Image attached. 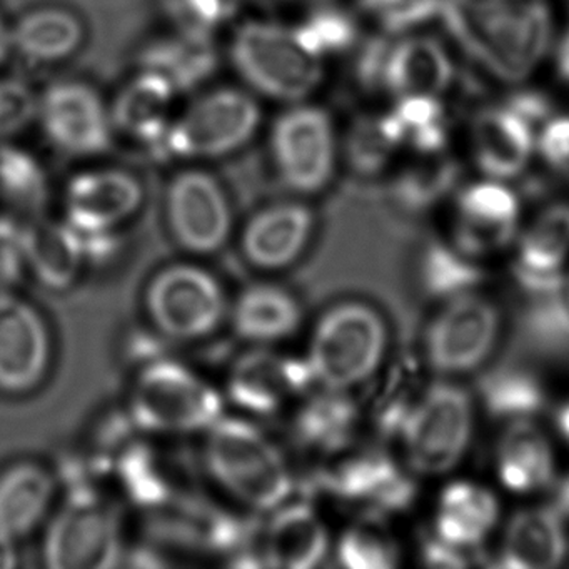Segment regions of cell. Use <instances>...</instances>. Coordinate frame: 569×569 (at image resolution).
<instances>
[{
  "label": "cell",
  "mask_w": 569,
  "mask_h": 569,
  "mask_svg": "<svg viewBox=\"0 0 569 569\" xmlns=\"http://www.w3.org/2000/svg\"><path fill=\"white\" fill-rule=\"evenodd\" d=\"M0 198L34 216L51 198V179L41 159L11 141L0 142Z\"/></svg>",
  "instance_id": "cell-39"
},
{
  "label": "cell",
  "mask_w": 569,
  "mask_h": 569,
  "mask_svg": "<svg viewBox=\"0 0 569 569\" xmlns=\"http://www.w3.org/2000/svg\"><path fill=\"white\" fill-rule=\"evenodd\" d=\"M121 556V515L106 489L72 482L49 516L42 559L51 569H109Z\"/></svg>",
  "instance_id": "cell-8"
},
{
  "label": "cell",
  "mask_w": 569,
  "mask_h": 569,
  "mask_svg": "<svg viewBox=\"0 0 569 569\" xmlns=\"http://www.w3.org/2000/svg\"><path fill=\"white\" fill-rule=\"evenodd\" d=\"M331 549L328 526L315 506L291 498L269 512L259 562L274 569L318 568Z\"/></svg>",
  "instance_id": "cell-23"
},
{
  "label": "cell",
  "mask_w": 569,
  "mask_h": 569,
  "mask_svg": "<svg viewBox=\"0 0 569 569\" xmlns=\"http://www.w3.org/2000/svg\"><path fill=\"white\" fill-rule=\"evenodd\" d=\"M108 472L114 476L126 499L142 508H161L174 496V479L168 462L142 442L122 445L109 459Z\"/></svg>",
  "instance_id": "cell-36"
},
{
  "label": "cell",
  "mask_w": 569,
  "mask_h": 569,
  "mask_svg": "<svg viewBox=\"0 0 569 569\" xmlns=\"http://www.w3.org/2000/svg\"><path fill=\"white\" fill-rule=\"evenodd\" d=\"M539 305L529 312L528 329L548 349L569 348V305L559 295L536 296Z\"/></svg>",
  "instance_id": "cell-48"
},
{
  "label": "cell",
  "mask_w": 569,
  "mask_h": 569,
  "mask_svg": "<svg viewBox=\"0 0 569 569\" xmlns=\"http://www.w3.org/2000/svg\"><path fill=\"white\" fill-rule=\"evenodd\" d=\"M468 549L458 548V546L449 545L439 536H425L421 541L422 565L428 568H466L469 566Z\"/></svg>",
  "instance_id": "cell-49"
},
{
  "label": "cell",
  "mask_w": 569,
  "mask_h": 569,
  "mask_svg": "<svg viewBox=\"0 0 569 569\" xmlns=\"http://www.w3.org/2000/svg\"><path fill=\"white\" fill-rule=\"evenodd\" d=\"M356 49L359 88L385 101L398 98H448L458 78L452 46L429 29L399 36L375 32Z\"/></svg>",
  "instance_id": "cell-5"
},
{
  "label": "cell",
  "mask_w": 569,
  "mask_h": 569,
  "mask_svg": "<svg viewBox=\"0 0 569 569\" xmlns=\"http://www.w3.org/2000/svg\"><path fill=\"white\" fill-rule=\"evenodd\" d=\"M26 224L12 214H0V291H14L28 274Z\"/></svg>",
  "instance_id": "cell-47"
},
{
  "label": "cell",
  "mask_w": 569,
  "mask_h": 569,
  "mask_svg": "<svg viewBox=\"0 0 569 569\" xmlns=\"http://www.w3.org/2000/svg\"><path fill=\"white\" fill-rule=\"evenodd\" d=\"M515 278L526 292L559 295L569 256V202L545 206L516 238Z\"/></svg>",
  "instance_id": "cell-21"
},
{
  "label": "cell",
  "mask_w": 569,
  "mask_h": 569,
  "mask_svg": "<svg viewBox=\"0 0 569 569\" xmlns=\"http://www.w3.org/2000/svg\"><path fill=\"white\" fill-rule=\"evenodd\" d=\"M499 481L512 492L548 489L555 481V455L548 438L531 419L511 421L496 452Z\"/></svg>",
  "instance_id": "cell-33"
},
{
  "label": "cell",
  "mask_w": 569,
  "mask_h": 569,
  "mask_svg": "<svg viewBox=\"0 0 569 569\" xmlns=\"http://www.w3.org/2000/svg\"><path fill=\"white\" fill-rule=\"evenodd\" d=\"M339 565L349 569H392L399 561L398 546L376 516L346 529L336 546Z\"/></svg>",
  "instance_id": "cell-42"
},
{
  "label": "cell",
  "mask_w": 569,
  "mask_h": 569,
  "mask_svg": "<svg viewBox=\"0 0 569 569\" xmlns=\"http://www.w3.org/2000/svg\"><path fill=\"white\" fill-rule=\"evenodd\" d=\"M315 388L305 358L284 355L274 346H249L234 359L226 395L248 415L269 416L295 406Z\"/></svg>",
  "instance_id": "cell-17"
},
{
  "label": "cell",
  "mask_w": 569,
  "mask_h": 569,
  "mask_svg": "<svg viewBox=\"0 0 569 569\" xmlns=\"http://www.w3.org/2000/svg\"><path fill=\"white\" fill-rule=\"evenodd\" d=\"M538 128L511 102L476 109L462 134L465 156L481 178L515 182L536 161Z\"/></svg>",
  "instance_id": "cell-15"
},
{
  "label": "cell",
  "mask_w": 569,
  "mask_h": 569,
  "mask_svg": "<svg viewBox=\"0 0 569 569\" xmlns=\"http://www.w3.org/2000/svg\"><path fill=\"white\" fill-rule=\"evenodd\" d=\"M229 62L256 98L291 106L312 101L326 81L328 62L316 58L295 26L249 19L232 32Z\"/></svg>",
  "instance_id": "cell-4"
},
{
  "label": "cell",
  "mask_w": 569,
  "mask_h": 569,
  "mask_svg": "<svg viewBox=\"0 0 569 569\" xmlns=\"http://www.w3.org/2000/svg\"><path fill=\"white\" fill-rule=\"evenodd\" d=\"M202 436V462L208 475L232 501L269 515L295 498L291 462L258 425L224 415Z\"/></svg>",
  "instance_id": "cell-2"
},
{
  "label": "cell",
  "mask_w": 569,
  "mask_h": 569,
  "mask_svg": "<svg viewBox=\"0 0 569 569\" xmlns=\"http://www.w3.org/2000/svg\"><path fill=\"white\" fill-rule=\"evenodd\" d=\"M166 221L179 248L192 256L222 251L232 234L231 201L219 179L194 166L176 172L166 189Z\"/></svg>",
  "instance_id": "cell-13"
},
{
  "label": "cell",
  "mask_w": 569,
  "mask_h": 569,
  "mask_svg": "<svg viewBox=\"0 0 569 569\" xmlns=\"http://www.w3.org/2000/svg\"><path fill=\"white\" fill-rule=\"evenodd\" d=\"M289 2H309V4H316V2H322V0H289Z\"/></svg>",
  "instance_id": "cell-55"
},
{
  "label": "cell",
  "mask_w": 569,
  "mask_h": 569,
  "mask_svg": "<svg viewBox=\"0 0 569 569\" xmlns=\"http://www.w3.org/2000/svg\"><path fill=\"white\" fill-rule=\"evenodd\" d=\"M269 154L292 194H321L341 162V134L331 112L312 101L286 106L269 131Z\"/></svg>",
  "instance_id": "cell-9"
},
{
  "label": "cell",
  "mask_w": 569,
  "mask_h": 569,
  "mask_svg": "<svg viewBox=\"0 0 569 569\" xmlns=\"http://www.w3.org/2000/svg\"><path fill=\"white\" fill-rule=\"evenodd\" d=\"M12 54L36 66L62 64L74 58L86 41L82 19L62 6H38L11 24Z\"/></svg>",
  "instance_id": "cell-30"
},
{
  "label": "cell",
  "mask_w": 569,
  "mask_h": 569,
  "mask_svg": "<svg viewBox=\"0 0 569 569\" xmlns=\"http://www.w3.org/2000/svg\"><path fill=\"white\" fill-rule=\"evenodd\" d=\"M556 428H558L559 435L569 442V402L562 405L556 412Z\"/></svg>",
  "instance_id": "cell-54"
},
{
  "label": "cell",
  "mask_w": 569,
  "mask_h": 569,
  "mask_svg": "<svg viewBox=\"0 0 569 569\" xmlns=\"http://www.w3.org/2000/svg\"><path fill=\"white\" fill-rule=\"evenodd\" d=\"M26 256L31 272L49 291L72 288L89 268L81 231L64 218L32 219L26 224Z\"/></svg>",
  "instance_id": "cell-27"
},
{
  "label": "cell",
  "mask_w": 569,
  "mask_h": 569,
  "mask_svg": "<svg viewBox=\"0 0 569 569\" xmlns=\"http://www.w3.org/2000/svg\"><path fill=\"white\" fill-rule=\"evenodd\" d=\"M315 228V212L305 202H276L246 222L239 246L252 268L266 272L282 271L305 254Z\"/></svg>",
  "instance_id": "cell-22"
},
{
  "label": "cell",
  "mask_w": 569,
  "mask_h": 569,
  "mask_svg": "<svg viewBox=\"0 0 569 569\" xmlns=\"http://www.w3.org/2000/svg\"><path fill=\"white\" fill-rule=\"evenodd\" d=\"M395 201L409 212L431 209L459 188V166L451 152L439 156H405L391 169Z\"/></svg>",
  "instance_id": "cell-35"
},
{
  "label": "cell",
  "mask_w": 569,
  "mask_h": 569,
  "mask_svg": "<svg viewBox=\"0 0 569 569\" xmlns=\"http://www.w3.org/2000/svg\"><path fill=\"white\" fill-rule=\"evenodd\" d=\"M566 299H568V305H569V281H568V298H566Z\"/></svg>",
  "instance_id": "cell-56"
},
{
  "label": "cell",
  "mask_w": 569,
  "mask_h": 569,
  "mask_svg": "<svg viewBox=\"0 0 569 569\" xmlns=\"http://www.w3.org/2000/svg\"><path fill=\"white\" fill-rule=\"evenodd\" d=\"M379 112L382 126L401 158L451 152L455 124L446 99H391Z\"/></svg>",
  "instance_id": "cell-28"
},
{
  "label": "cell",
  "mask_w": 569,
  "mask_h": 569,
  "mask_svg": "<svg viewBox=\"0 0 569 569\" xmlns=\"http://www.w3.org/2000/svg\"><path fill=\"white\" fill-rule=\"evenodd\" d=\"M321 486L345 502L368 506L372 516L405 511L416 485L385 452L369 451L342 459L319 476Z\"/></svg>",
  "instance_id": "cell-20"
},
{
  "label": "cell",
  "mask_w": 569,
  "mask_h": 569,
  "mask_svg": "<svg viewBox=\"0 0 569 569\" xmlns=\"http://www.w3.org/2000/svg\"><path fill=\"white\" fill-rule=\"evenodd\" d=\"M261 124L259 98L248 89H209L178 111L152 154L186 164L218 161L251 144Z\"/></svg>",
  "instance_id": "cell-6"
},
{
  "label": "cell",
  "mask_w": 569,
  "mask_h": 569,
  "mask_svg": "<svg viewBox=\"0 0 569 569\" xmlns=\"http://www.w3.org/2000/svg\"><path fill=\"white\" fill-rule=\"evenodd\" d=\"M361 18L332 0L316 2L295 26L302 44L321 61L355 52L361 42Z\"/></svg>",
  "instance_id": "cell-37"
},
{
  "label": "cell",
  "mask_w": 569,
  "mask_h": 569,
  "mask_svg": "<svg viewBox=\"0 0 569 569\" xmlns=\"http://www.w3.org/2000/svg\"><path fill=\"white\" fill-rule=\"evenodd\" d=\"M58 479L46 466L21 461L0 475V535L19 542L51 515Z\"/></svg>",
  "instance_id": "cell-29"
},
{
  "label": "cell",
  "mask_w": 569,
  "mask_h": 569,
  "mask_svg": "<svg viewBox=\"0 0 569 569\" xmlns=\"http://www.w3.org/2000/svg\"><path fill=\"white\" fill-rule=\"evenodd\" d=\"M224 416V396L201 372L172 356L141 362L129 386L128 418L149 436L204 435Z\"/></svg>",
  "instance_id": "cell-3"
},
{
  "label": "cell",
  "mask_w": 569,
  "mask_h": 569,
  "mask_svg": "<svg viewBox=\"0 0 569 569\" xmlns=\"http://www.w3.org/2000/svg\"><path fill=\"white\" fill-rule=\"evenodd\" d=\"M51 361V329L42 312L14 291H0V391H34Z\"/></svg>",
  "instance_id": "cell-18"
},
{
  "label": "cell",
  "mask_w": 569,
  "mask_h": 569,
  "mask_svg": "<svg viewBox=\"0 0 569 569\" xmlns=\"http://www.w3.org/2000/svg\"><path fill=\"white\" fill-rule=\"evenodd\" d=\"M242 0H168V14L174 29L214 38L232 21Z\"/></svg>",
  "instance_id": "cell-44"
},
{
  "label": "cell",
  "mask_w": 569,
  "mask_h": 569,
  "mask_svg": "<svg viewBox=\"0 0 569 569\" xmlns=\"http://www.w3.org/2000/svg\"><path fill=\"white\" fill-rule=\"evenodd\" d=\"M568 555L565 521L551 508L522 509L509 519L498 566L508 569H551Z\"/></svg>",
  "instance_id": "cell-32"
},
{
  "label": "cell",
  "mask_w": 569,
  "mask_h": 569,
  "mask_svg": "<svg viewBox=\"0 0 569 569\" xmlns=\"http://www.w3.org/2000/svg\"><path fill=\"white\" fill-rule=\"evenodd\" d=\"M144 186L112 166L76 172L62 192V218L82 232L121 231L144 204Z\"/></svg>",
  "instance_id": "cell-19"
},
{
  "label": "cell",
  "mask_w": 569,
  "mask_h": 569,
  "mask_svg": "<svg viewBox=\"0 0 569 569\" xmlns=\"http://www.w3.org/2000/svg\"><path fill=\"white\" fill-rule=\"evenodd\" d=\"M401 159L382 126L381 112H366L349 126L341 136V161L362 178L391 172Z\"/></svg>",
  "instance_id": "cell-40"
},
{
  "label": "cell",
  "mask_w": 569,
  "mask_h": 569,
  "mask_svg": "<svg viewBox=\"0 0 569 569\" xmlns=\"http://www.w3.org/2000/svg\"><path fill=\"white\" fill-rule=\"evenodd\" d=\"M19 542L0 535V569H12L18 566Z\"/></svg>",
  "instance_id": "cell-52"
},
{
  "label": "cell",
  "mask_w": 569,
  "mask_h": 569,
  "mask_svg": "<svg viewBox=\"0 0 569 569\" xmlns=\"http://www.w3.org/2000/svg\"><path fill=\"white\" fill-rule=\"evenodd\" d=\"M36 124L58 154L71 159L108 154L118 138L108 102L79 79H62L39 92Z\"/></svg>",
  "instance_id": "cell-12"
},
{
  "label": "cell",
  "mask_w": 569,
  "mask_h": 569,
  "mask_svg": "<svg viewBox=\"0 0 569 569\" xmlns=\"http://www.w3.org/2000/svg\"><path fill=\"white\" fill-rule=\"evenodd\" d=\"M232 329L249 346H276L291 339L302 325V306L278 282L246 286L229 308Z\"/></svg>",
  "instance_id": "cell-25"
},
{
  "label": "cell",
  "mask_w": 569,
  "mask_h": 569,
  "mask_svg": "<svg viewBox=\"0 0 569 569\" xmlns=\"http://www.w3.org/2000/svg\"><path fill=\"white\" fill-rule=\"evenodd\" d=\"M12 54L11 24L0 14V66L4 64Z\"/></svg>",
  "instance_id": "cell-53"
},
{
  "label": "cell",
  "mask_w": 569,
  "mask_h": 569,
  "mask_svg": "<svg viewBox=\"0 0 569 569\" xmlns=\"http://www.w3.org/2000/svg\"><path fill=\"white\" fill-rule=\"evenodd\" d=\"M144 309L161 338L194 342L221 328L229 302L216 274L192 262H176L152 276L144 292Z\"/></svg>",
  "instance_id": "cell-10"
},
{
  "label": "cell",
  "mask_w": 569,
  "mask_h": 569,
  "mask_svg": "<svg viewBox=\"0 0 569 569\" xmlns=\"http://www.w3.org/2000/svg\"><path fill=\"white\" fill-rule=\"evenodd\" d=\"M179 98L161 76L138 69L109 104L116 132L154 151L178 114Z\"/></svg>",
  "instance_id": "cell-24"
},
{
  "label": "cell",
  "mask_w": 569,
  "mask_h": 569,
  "mask_svg": "<svg viewBox=\"0 0 569 569\" xmlns=\"http://www.w3.org/2000/svg\"><path fill=\"white\" fill-rule=\"evenodd\" d=\"M501 332L498 308L475 291L448 299L425 338L426 361L432 371L459 376L485 365Z\"/></svg>",
  "instance_id": "cell-14"
},
{
  "label": "cell",
  "mask_w": 569,
  "mask_h": 569,
  "mask_svg": "<svg viewBox=\"0 0 569 569\" xmlns=\"http://www.w3.org/2000/svg\"><path fill=\"white\" fill-rule=\"evenodd\" d=\"M292 435L306 451L335 455L348 448L359 409L348 391L312 388L295 405Z\"/></svg>",
  "instance_id": "cell-31"
},
{
  "label": "cell",
  "mask_w": 569,
  "mask_h": 569,
  "mask_svg": "<svg viewBox=\"0 0 569 569\" xmlns=\"http://www.w3.org/2000/svg\"><path fill=\"white\" fill-rule=\"evenodd\" d=\"M438 22L452 48L508 89L548 69L559 28L552 0H442Z\"/></svg>",
  "instance_id": "cell-1"
},
{
  "label": "cell",
  "mask_w": 569,
  "mask_h": 569,
  "mask_svg": "<svg viewBox=\"0 0 569 569\" xmlns=\"http://www.w3.org/2000/svg\"><path fill=\"white\" fill-rule=\"evenodd\" d=\"M549 505L559 518L569 519V475L555 478L549 485Z\"/></svg>",
  "instance_id": "cell-51"
},
{
  "label": "cell",
  "mask_w": 569,
  "mask_h": 569,
  "mask_svg": "<svg viewBox=\"0 0 569 569\" xmlns=\"http://www.w3.org/2000/svg\"><path fill=\"white\" fill-rule=\"evenodd\" d=\"M388 346L381 315L361 301L329 308L309 336L305 361L315 388L351 391L372 378Z\"/></svg>",
  "instance_id": "cell-7"
},
{
  "label": "cell",
  "mask_w": 569,
  "mask_h": 569,
  "mask_svg": "<svg viewBox=\"0 0 569 569\" xmlns=\"http://www.w3.org/2000/svg\"><path fill=\"white\" fill-rule=\"evenodd\" d=\"M536 161L569 188V112H552L538 128Z\"/></svg>",
  "instance_id": "cell-46"
},
{
  "label": "cell",
  "mask_w": 569,
  "mask_h": 569,
  "mask_svg": "<svg viewBox=\"0 0 569 569\" xmlns=\"http://www.w3.org/2000/svg\"><path fill=\"white\" fill-rule=\"evenodd\" d=\"M522 206L511 182L481 178L459 186L452 204L455 248L469 258L492 254L521 231Z\"/></svg>",
  "instance_id": "cell-16"
},
{
  "label": "cell",
  "mask_w": 569,
  "mask_h": 569,
  "mask_svg": "<svg viewBox=\"0 0 569 569\" xmlns=\"http://www.w3.org/2000/svg\"><path fill=\"white\" fill-rule=\"evenodd\" d=\"M138 66L161 76L179 96H184L204 88L214 78L219 51L212 36L174 29L146 44Z\"/></svg>",
  "instance_id": "cell-26"
},
{
  "label": "cell",
  "mask_w": 569,
  "mask_h": 569,
  "mask_svg": "<svg viewBox=\"0 0 569 569\" xmlns=\"http://www.w3.org/2000/svg\"><path fill=\"white\" fill-rule=\"evenodd\" d=\"M479 396L489 415L509 422L531 419L546 406L542 382L528 369L515 366L488 372L479 381Z\"/></svg>",
  "instance_id": "cell-38"
},
{
  "label": "cell",
  "mask_w": 569,
  "mask_h": 569,
  "mask_svg": "<svg viewBox=\"0 0 569 569\" xmlns=\"http://www.w3.org/2000/svg\"><path fill=\"white\" fill-rule=\"evenodd\" d=\"M442 0H355V11L382 36L429 29L439 21Z\"/></svg>",
  "instance_id": "cell-43"
},
{
  "label": "cell",
  "mask_w": 569,
  "mask_h": 569,
  "mask_svg": "<svg viewBox=\"0 0 569 569\" xmlns=\"http://www.w3.org/2000/svg\"><path fill=\"white\" fill-rule=\"evenodd\" d=\"M419 278L426 295L448 301L475 291L482 281V271L475 259L462 254L455 246L435 242L422 252Z\"/></svg>",
  "instance_id": "cell-41"
},
{
  "label": "cell",
  "mask_w": 569,
  "mask_h": 569,
  "mask_svg": "<svg viewBox=\"0 0 569 569\" xmlns=\"http://www.w3.org/2000/svg\"><path fill=\"white\" fill-rule=\"evenodd\" d=\"M475 425L471 396L451 382L429 386L416 398L399 439L412 471H451L468 449Z\"/></svg>",
  "instance_id": "cell-11"
},
{
  "label": "cell",
  "mask_w": 569,
  "mask_h": 569,
  "mask_svg": "<svg viewBox=\"0 0 569 569\" xmlns=\"http://www.w3.org/2000/svg\"><path fill=\"white\" fill-rule=\"evenodd\" d=\"M499 519L498 499L468 481L451 482L439 496L435 535L462 549L481 545Z\"/></svg>",
  "instance_id": "cell-34"
},
{
  "label": "cell",
  "mask_w": 569,
  "mask_h": 569,
  "mask_svg": "<svg viewBox=\"0 0 569 569\" xmlns=\"http://www.w3.org/2000/svg\"><path fill=\"white\" fill-rule=\"evenodd\" d=\"M548 69L558 86L569 91V22L559 26L558 32H556L551 54H549Z\"/></svg>",
  "instance_id": "cell-50"
},
{
  "label": "cell",
  "mask_w": 569,
  "mask_h": 569,
  "mask_svg": "<svg viewBox=\"0 0 569 569\" xmlns=\"http://www.w3.org/2000/svg\"><path fill=\"white\" fill-rule=\"evenodd\" d=\"M39 92L21 79H0V142L12 141L38 119Z\"/></svg>",
  "instance_id": "cell-45"
}]
</instances>
